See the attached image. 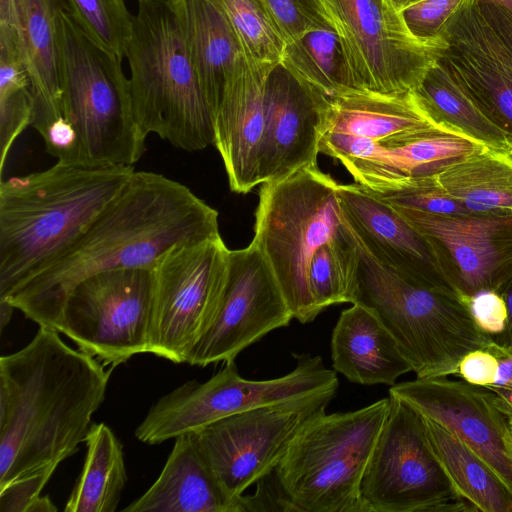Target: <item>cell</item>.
<instances>
[{"label": "cell", "mask_w": 512, "mask_h": 512, "mask_svg": "<svg viewBox=\"0 0 512 512\" xmlns=\"http://www.w3.org/2000/svg\"><path fill=\"white\" fill-rule=\"evenodd\" d=\"M218 212L186 185L134 171L125 187L58 258L6 301L56 331L64 302L84 279L123 268H153L171 247L220 237Z\"/></svg>", "instance_id": "obj_1"}, {"label": "cell", "mask_w": 512, "mask_h": 512, "mask_svg": "<svg viewBox=\"0 0 512 512\" xmlns=\"http://www.w3.org/2000/svg\"><path fill=\"white\" fill-rule=\"evenodd\" d=\"M39 326L22 349L0 358V488L57 468L85 441L112 369Z\"/></svg>", "instance_id": "obj_2"}, {"label": "cell", "mask_w": 512, "mask_h": 512, "mask_svg": "<svg viewBox=\"0 0 512 512\" xmlns=\"http://www.w3.org/2000/svg\"><path fill=\"white\" fill-rule=\"evenodd\" d=\"M133 166L57 161L0 182V299L64 253L125 187Z\"/></svg>", "instance_id": "obj_3"}, {"label": "cell", "mask_w": 512, "mask_h": 512, "mask_svg": "<svg viewBox=\"0 0 512 512\" xmlns=\"http://www.w3.org/2000/svg\"><path fill=\"white\" fill-rule=\"evenodd\" d=\"M344 222L357 257L351 304L376 315L417 378L455 375L467 353L487 348L492 337L453 291L410 281L382 265Z\"/></svg>", "instance_id": "obj_4"}, {"label": "cell", "mask_w": 512, "mask_h": 512, "mask_svg": "<svg viewBox=\"0 0 512 512\" xmlns=\"http://www.w3.org/2000/svg\"><path fill=\"white\" fill-rule=\"evenodd\" d=\"M125 57L136 120L176 148L214 143L213 112L193 66L170 0H137Z\"/></svg>", "instance_id": "obj_5"}, {"label": "cell", "mask_w": 512, "mask_h": 512, "mask_svg": "<svg viewBox=\"0 0 512 512\" xmlns=\"http://www.w3.org/2000/svg\"><path fill=\"white\" fill-rule=\"evenodd\" d=\"M58 49L63 116L76 130L79 164L133 166L147 135L134 114L123 59L90 39L64 7Z\"/></svg>", "instance_id": "obj_6"}, {"label": "cell", "mask_w": 512, "mask_h": 512, "mask_svg": "<svg viewBox=\"0 0 512 512\" xmlns=\"http://www.w3.org/2000/svg\"><path fill=\"white\" fill-rule=\"evenodd\" d=\"M389 404L323 409L302 424L273 471L293 511L363 512L360 484Z\"/></svg>", "instance_id": "obj_7"}, {"label": "cell", "mask_w": 512, "mask_h": 512, "mask_svg": "<svg viewBox=\"0 0 512 512\" xmlns=\"http://www.w3.org/2000/svg\"><path fill=\"white\" fill-rule=\"evenodd\" d=\"M338 185L309 167L262 183L259 190L251 243L270 266L294 319L303 324L319 315L309 290L312 258L341 232Z\"/></svg>", "instance_id": "obj_8"}, {"label": "cell", "mask_w": 512, "mask_h": 512, "mask_svg": "<svg viewBox=\"0 0 512 512\" xmlns=\"http://www.w3.org/2000/svg\"><path fill=\"white\" fill-rule=\"evenodd\" d=\"M294 357L295 368L275 379H245L232 361L205 382L181 384L151 406L135 429V437L155 445L253 409L328 405L339 387L336 371L327 368L320 356L303 353Z\"/></svg>", "instance_id": "obj_9"}, {"label": "cell", "mask_w": 512, "mask_h": 512, "mask_svg": "<svg viewBox=\"0 0 512 512\" xmlns=\"http://www.w3.org/2000/svg\"><path fill=\"white\" fill-rule=\"evenodd\" d=\"M389 399L360 484L363 512L470 511L431 447L423 416Z\"/></svg>", "instance_id": "obj_10"}, {"label": "cell", "mask_w": 512, "mask_h": 512, "mask_svg": "<svg viewBox=\"0 0 512 512\" xmlns=\"http://www.w3.org/2000/svg\"><path fill=\"white\" fill-rule=\"evenodd\" d=\"M338 36L346 86L385 95L412 92L435 63L391 0H318Z\"/></svg>", "instance_id": "obj_11"}, {"label": "cell", "mask_w": 512, "mask_h": 512, "mask_svg": "<svg viewBox=\"0 0 512 512\" xmlns=\"http://www.w3.org/2000/svg\"><path fill=\"white\" fill-rule=\"evenodd\" d=\"M154 284L153 268L92 275L66 298L56 331L113 368L148 353Z\"/></svg>", "instance_id": "obj_12"}, {"label": "cell", "mask_w": 512, "mask_h": 512, "mask_svg": "<svg viewBox=\"0 0 512 512\" xmlns=\"http://www.w3.org/2000/svg\"><path fill=\"white\" fill-rule=\"evenodd\" d=\"M228 251L220 236L175 245L158 259L149 354L187 363L214 317Z\"/></svg>", "instance_id": "obj_13"}, {"label": "cell", "mask_w": 512, "mask_h": 512, "mask_svg": "<svg viewBox=\"0 0 512 512\" xmlns=\"http://www.w3.org/2000/svg\"><path fill=\"white\" fill-rule=\"evenodd\" d=\"M293 314L261 252L250 243L230 250L217 308L187 363H228L269 332L289 325Z\"/></svg>", "instance_id": "obj_14"}, {"label": "cell", "mask_w": 512, "mask_h": 512, "mask_svg": "<svg viewBox=\"0 0 512 512\" xmlns=\"http://www.w3.org/2000/svg\"><path fill=\"white\" fill-rule=\"evenodd\" d=\"M395 209L424 236L445 286L465 304L483 290L502 294L512 281V215Z\"/></svg>", "instance_id": "obj_15"}, {"label": "cell", "mask_w": 512, "mask_h": 512, "mask_svg": "<svg viewBox=\"0 0 512 512\" xmlns=\"http://www.w3.org/2000/svg\"><path fill=\"white\" fill-rule=\"evenodd\" d=\"M327 406L253 409L215 421L195 434L225 492L241 500L249 486L274 471L302 424Z\"/></svg>", "instance_id": "obj_16"}, {"label": "cell", "mask_w": 512, "mask_h": 512, "mask_svg": "<svg viewBox=\"0 0 512 512\" xmlns=\"http://www.w3.org/2000/svg\"><path fill=\"white\" fill-rule=\"evenodd\" d=\"M436 63L479 110L512 138V51L463 0L434 47Z\"/></svg>", "instance_id": "obj_17"}, {"label": "cell", "mask_w": 512, "mask_h": 512, "mask_svg": "<svg viewBox=\"0 0 512 512\" xmlns=\"http://www.w3.org/2000/svg\"><path fill=\"white\" fill-rule=\"evenodd\" d=\"M486 389L442 376L394 384L389 395L457 436L512 490V435L496 394Z\"/></svg>", "instance_id": "obj_18"}, {"label": "cell", "mask_w": 512, "mask_h": 512, "mask_svg": "<svg viewBox=\"0 0 512 512\" xmlns=\"http://www.w3.org/2000/svg\"><path fill=\"white\" fill-rule=\"evenodd\" d=\"M277 66L242 53L228 75L214 114L213 145L222 158L230 189L235 193H248L261 184L266 84Z\"/></svg>", "instance_id": "obj_19"}, {"label": "cell", "mask_w": 512, "mask_h": 512, "mask_svg": "<svg viewBox=\"0 0 512 512\" xmlns=\"http://www.w3.org/2000/svg\"><path fill=\"white\" fill-rule=\"evenodd\" d=\"M328 100L305 90L280 64L273 69L265 92L261 184L317 167Z\"/></svg>", "instance_id": "obj_20"}, {"label": "cell", "mask_w": 512, "mask_h": 512, "mask_svg": "<svg viewBox=\"0 0 512 512\" xmlns=\"http://www.w3.org/2000/svg\"><path fill=\"white\" fill-rule=\"evenodd\" d=\"M341 211L367 250L402 277L447 288L424 236L395 208L358 184H339Z\"/></svg>", "instance_id": "obj_21"}, {"label": "cell", "mask_w": 512, "mask_h": 512, "mask_svg": "<svg viewBox=\"0 0 512 512\" xmlns=\"http://www.w3.org/2000/svg\"><path fill=\"white\" fill-rule=\"evenodd\" d=\"M483 148V144L454 129L436 126L373 141L366 154L342 165L356 183L378 192L395 189L410 179L436 176Z\"/></svg>", "instance_id": "obj_22"}, {"label": "cell", "mask_w": 512, "mask_h": 512, "mask_svg": "<svg viewBox=\"0 0 512 512\" xmlns=\"http://www.w3.org/2000/svg\"><path fill=\"white\" fill-rule=\"evenodd\" d=\"M242 498V497H241ZM126 512H243L228 496L206 459L195 433L175 438L158 478Z\"/></svg>", "instance_id": "obj_23"}, {"label": "cell", "mask_w": 512, "mask_h": 512, "mask_svg": "<svg viewBox=\"0 0 512 512\" xmlns=\"http://www.w3.org/2000/svg\"><path fill=\"white\" fill-rule=\"evenodd\" d=\"M16 33L34 100L31 126L43 136L63 116L58 20L62 0H15Z\"/></svg>", "instance_id": "obj_24"}, {"label": "cell", "mask_w": 512, "mask_h": 512, "mask_svg": "<svg viewBox=\"0 0 512 512\" xmlns=\"http://www.w3.org/2000/svg\"><path fill=\"white\" fill-rule=\"evenodd\" d=\"M331 357L335 371L361 385L392 386L412 371L389 331L358 303L341 312L332 332Z\"/></svg>", "instance_id": "obj_25"}, {"label": "cell", "mask_w": 512, "mask_h": 512, "mask_svg": "<svg viewBox=\"0 0 512 512\" xmlns=\"http://www.w3.org/2000/svg\"><path fill=\"white\" fill-rule=\"evenodd\" d=\"M443 126L418 105L412 92L385 95L346 89L328 100L323 134L339 133L381 142L405 134Z\"/></svg>", "instance_id": "obj_26"}, {"label": "cell", "mask_w": 512, "mask_h": 512, "mask_svg": "<svg viewBox=\"0 0 512 512\" xmlns=\"http://www.w3.org/2000/svg\"><path fill=\"white\" fill-rule=\"evenodd\" d=\"M199 82L214 114L237 59L239 42L210 0H170Z\"/></svg>", "instance_id": "obj_27"}, {"label": "cell", "mask_w": 512, "mask_h": 512, "mask_svg": "<svg viewBox=\"0 0 512 512\" xmlns=\"http://www.w3.org/2000/svg\"><path fill=\"white\" fill-rule=\"evenodd\" d=\"M446 193L467 213L512 215V160L483 148L436 175Z\"/></svg>", "instance_id": "obj_28"}, {"label": "cell", "mask_w": 512, "mask_h": 512, "mask_svg": "<svg viewBox=\"0 0 512 512\" xmlns=\"http://www.w3.org/2000/svg\"><path fill=\"white\" fill-rule=\"evenodd\" d=\"M423 419L432 449L470 511L512 512V490L491 466L449 430Z\"/></svg>", "instance_id": "obj_29"}, {"label": "cell", "mask_w": 512, "mask_h": 512, "mask_svg": "<svg viewBox=\"0 0 512 512\" xmlns=\"http://www.w3.org/2000/svg\"><path fill=\"white\" fill-rule=\"evenodd\" d=\"M82 471L65 512H114L127 482L123 446L105 423H92Z\"/></svg>", "instance_id": "obj_30"}, {"label": "cell", "mask_w": 512, "mask_h": 512, "mask_svg": "<svg viewBox=\"0 0 512 512\" xmlns=\"http://www.w3.org/2000/svg\"><path fill=\"white\" fill-rule=\"evenodd\" d=\"M412 94L435 123L454 129L489 149L505 153L510 148L512 138L479 110L436 61Z\"/></svg>", "instance_id": "obj_31"}, {"label": "cell", "mask_w": 512, "mask_h": 512, "mask_svg": "<svg viewBox=\"0 0 512 512\" xmlns=\"http://www.w3.org/2000/svg\"><path fill=\"white\" fill-rule=\"evenodd\" d=\"M280 65L308 92L332 98L346 86L338 36L331 28L312 31L284 46Z\"/></svg>", "instance_id": "obj_32"}, {"label": "cell", "mask_w": 512, "mask_h": 512, "mask_svg": "<svg viewBox=\"0 0 512 512\" xmlns=\"http://www.w3.org/2000/svg\"><path fill=\"white\" fill-rule=\"evenodd\" d=\"M34 111L30 79L16 30L0 28V172L19 135L31 126Z\"/></svg>", "instance_id": "obj_33"}, {"label": "cell", "mask_w": 512, "mask_h": 512, "mask_svg": "<svg viewBox=\"0 0 512 512\" xmlns=\"http://www.w3.org/2000/svg\"><path fill=\"white\" fill-rule=\"evenodd\" d=\"M356 261L343 217L340 234L322 245L310 264L309 290L319 314L329 306L352 302Z\"/></svg>", "instance_id": "obj_34"}, {"label": "cell", "mask_w": 512, "mask_h": 512, "mask_svg": "<svg viewBox=\"0 0 512 512\" xmlns=\"http://www.w3.org/2000/svg\"><path fill=\"white\" fill-rule=\"evenodd\" d=\"M232 28L242 53L254 60L280 64L284 42L258 0H210Z\"/></svg>", "instance_id": "obj_35"}, {"label": "cell", "mask_w": 512, "mask_h": 512, "mask_svg": "<svg viewBox=\"0 0 512 512\" xmlns=\"http://www.w3.org/2000/svg\"><path fill=\"white\" fill-rule=\"evenodd\" d=\"M83 32L108 52L125 57L133 17L125 0H62Z\"/></svg>", "instance_id": "obj_36"}, {"label": "cell", "mask_w": 512, "mask_h": 512, "mask_svg": "<svg viewBox=\"0 0 512 512\" xmlns=\"http://www.w3.org/2000/svg\"><path fill=\"white\" fill-rule=\"evenodd\" d=\"M373 192L395 208L440 215L469 214L446 193L436 176L410 179L395 189Z\"/></svg>", "instance_id": "obj_37"}, {"label": "cell", "mask_w": 512, "mask_h": 512, "mask_svg": "<svg viewBox=\"0 0 512 512\" xmlns=\"http://www.w3.org/2000/svg\"><path fill=\"white\" fill-rule=\"evenodd\" d=\"M258 1L284 44L312 31L331 28L318 0Z\"/></svg>", "instance_id": "obj_38"}, {"label": "cell", "mask_w": 512, "mask_h": 512, "mask_svg": "<svg viewBox=\"0 0 512 512\" xmlns=\"http://www.w3.org/2000/svg\"><path fill=\"white\" fill-rule=\"evenodd\" d=\"M56 468H46L17 478L0 488L1 512H54L48 496L41 491L48 483Z\"/></svg>", "instance_id": "obj_39"}, {"label": "cell", "mask_w": 512, "mask_h": 512, "mask_svg": "<svg viewBox=\"0 0 512 512\" xmlns=\"http://www.w3.org/2000/svg\"><path fill=\"white\" fill-rule=\"evenodd\" d=\"M463 0H421L405 8L403 19L419 41L435 46L446 21Z\"/></svg>", "instance_id": "obj_40"}, {"label": "cell", "mask_w": 512, "mask_h": 512, "mask_svg": "<svg viewBox=\"0 0 512 512\" xmlns=\"http://www.w3.org/2000/svg\"><path fill=\"white\" fill-rule=\"evenodd\" d=\"M466 305L481 331L491 337L505 331L508 312L502 294L492 290H483L470 297Z\"/></svg>", "instance_id": "obj_41"}, {"label": "cell", "mask_w": 512, "mask_h": 512, "mask_svg": "<svg viewBox=\"0 0 512 512\" xmlns=\"http://www.w3.org/2000/svg\"><path fill=\"white\" fill-rule=\"evenodd\" d=\"M498 364V358L489 349H475L461 359L457 375L472 385L488 388L495 382Z\"/></svg>", "instance_id": "obj_42"}, {"label": "cell", "mask_w": 512, "mask_h": 512, "mask_svg": "<svg viewBox=\"0 0 512 512\" xmlns=\"http://www.w3.org/2000/svg\"><path fill=\"white\" fill-rule=\"evenodd\" d=\"M482 19L512 51V11L492 0H473Z\"/></svg>", "instance_id": "obj_43"}, {"label": "cell", "mask_w": 512, "mask_h": 512, "mask_svg": "<svg viewBox=\"0 0 512 512\" xmlns=\"http://www.w3.org/2000/svg\"><path fill=\"white\" fill-rule=\"evenodd\" d=\"M498 358V370L493 386L512 390V350L493 341L487 346ZM489 388V387H488Z\"/></svg>", "instance_id": "obj_44"}, {"label": "cell", "mask_w": 512, "mask_h": 512, "mask_svg": "<svg viewBox=\"0 0 512 512\" xmlns=\"http://www.w3.org/2000/svg\"><path fill=\"white\" fill-rule=\"evenodd\" d=\"M508 312L507 326L503 333L492 337L497 344L512 350V281L502 293Z\"/></svg>", "instance_id": "obj_45"}, {"label": "cell", "mask_w": 512, "mask_h": 512, "mask_svg": "<svg viewBox=\"0 0 512 512\" xmlns=\"http://www.w3.org/2000/svg\"><path fill=\"white\" fill-rule=\"evenodd\" d=\"M0 28L16 30L15 0H0Z\"/></svg>", "instance_id": "obj_46"}, {"label": "cell", "mask_w": 512, "mask_h": 512, "mask_svg": "<svg viewBox=\"0 0 512 512\" xmlns=\"http://www.w3.org/2000/svg\"><path fill=\"white\" fill-rule=\"evenodd\" d=\"M487 389H490L496 394L497 405L505 414L512 435V402L502 393L499 388L489 387Z\"/></svg>", "instance_id": "obj_47"}, {"label": "cell", "mask_w": 512, "mask_h": 512, "mask_svg": "<svg viewBox=\"0 0 512 512\" xmlns=\"http://www.w3.org/2000/svg\"><path fill=\"white\" fill-rule=\"evenodd\" d=\"M15 308L10 305L6 301H0V326L1 330L5 328V326L10 321L12 312Z\"/></svg>", "instance_id": "obj_48"}, {"label": "cell", "mask_w": 512, "mask_h": 512, "mask_svg": "<svg viewBox=\"0 0 512 512\" xmlns=\"http://www.w3.org/2000/svg\"><path fill=\"white\" fill-rule=\"evenodd\" d=\"M399 11H403L410 5L417 3L421 0H391Z\"/></svg>", "instance_id": "obj_49"}, {"label": "cell", "mask_w": 512, "mask_h": 512, "mask_svg": "<svg viewBox=\"0 0 512 512\" xmlns=\"http://www.w3.org/2000/svg\"><path fill=\"white\" fill-rule=\"evenodd\" d=\"M492 1H495L512 11V0H492Z\"/></svg>", "instance_id": "obj_50"}, {"label": "cell", "mask_w": 512, "mask_h": 512, "mask_svg": "<svg viewBox=\"0 0 512 512\" xmlns=\"http://www.w3.org/2000/svg\"><path fill=\"white\" fill-rule=\"evenodd\" d=\"M505 154L508 156L509 159L512 160V141H511V144H510V148L508 149L507 152H505Z\"/></svg>", "instance_id": "obj_51"}]
</instances>
